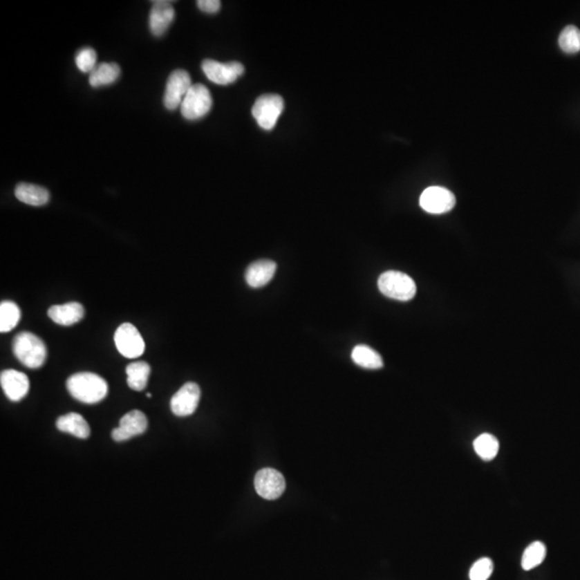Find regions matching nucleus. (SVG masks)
<instances>
[{
	"label": "nucleus",
	"mask_w": 580,
	"mask_h": 580,
	"mask_svg": "<svg viewBox=\"0 0 580 580\" xmlns=\"http://www.w3.org/2000/svg\"><path fill=\"white\" fill-rule=\"evenodd\" d=\"M48 317L54 323L61 326H73L82 321L84 317V308L79 302L53 306L48 308Z\"/></svg>",
	"instance_id": "nucleus-16"
},
{
	"label": "nucleus",
	"mask_w": 580,
	"mask_h": 580,
	"mask_svg": "<svg viewBox=\"0 0 580 580\" xmlns=\"http://www.w3.org/2000/svg\"><path fill=\"white\" fill-rule=\"evenodd\" d=\"M546 546L542 542H534L527 547L523 554L521 566L525 571H530L542 564L546 558Z\"/></svg>",
	"instance_id": "nucleus-24"
},
{
	"label": "nucleus",
	"mask_w": 580,
	"mask_h": 580,
	"mask_svg": "<svg viewBox=\"0 0 580 580\" xmlns=\"http://www.w3.org/2000/svg\"><path fill=\"white\" fill-rule=\"evenodd\" d=\"M0 384L8 399L13 402L21 401L29 391V380L26 374L17 370H5L0 375Z\"/></svg>",
	"instance_id": "nucleus-14"
},
{
	"label": "nucleus",
	"mask_w": 580,
	"mask_h": 580,
	"mask_svg": "<svg viewBox=\"0 0 580 580\" xmlns=\"http://www.w3.org/2000/svg\"><path fill=\"white\" fill-rule=\"evenodd\" d=\"M97 54L92 48H84L77 52L75 64L79 71L91 73L97 66Z\"/></svg>",
	"instance_id": "nucleus-26"
},
{
	"label": "nucleus",
	"mask_w": 580,
	"mask_h": 580,
	"mask_svg": "<svg viewBox=\"0 0 580 580\" xmlns=\"http://www.w3.org/2000/svg\"><path fill=\"white\" fill-rule=\"evenodd\" d=\"M474 449L483 460L492 461L498 455L500 444L492 434H480L474 441Z\"/></svg>",
	"instance_id": "nucleus-23"
},
{
	"label": "nucleus",
	"mask_w": 580,
	"mask_h": 580,
	"mask_svg": "<svg viewBox=\"0 0 580 580\" xmlns=\"http://www.w3.org/2000/svg\"><path fill=\"white\" fill-rule=\"evenodd\" d=\"M114 342L120 354L125 358H138L145 350L144 339L133 324H122L115 331Z\"/></svg>",
	"instance_id": "nucleus-6"
},
{
	"label": "nucleus",
	"mask_w": 580,
	"mask_h": 580,
	"mask_svg": "<svg viewBox=\"0 0 580 580\" xmlns=\"http://www.w3.org/2000/svg\"><path fill=\"white\" fill-rule=\"evenodd\" d=\"M15 194L21 203L32 207H41L46 205L50 200L48 189L34 184L19 183L15 187Z\"/></svg>",
	"instance_id": "nucleus-17"
},
{
	"label": "nucleus",
	"mask_w": 580,
	"mask_h": 580,
	"mask_svg": "<svg viewBox=\"0 0 580 580\" xmlns=\"http://www.w3.org/2000/svg\"><path fill=\"white\" fill-rule=\"evenodd\" d=\"M147 428V418L144 413L138 409L130 411L120 420V426L112 431L114 441L124 442L133 436L144 433Z\"/></svg>",
	"instance_id": "nucleus-12"
},
{
	"label": "nucleus",
	"mask_w": 580,
	"mask_h": 580,
	"mask_svg": "<svg viewBox=\"0 0 580 580\" xmlns=\"http://www.w3.org/2000/svg\"><path fill=\"white\" fill-rule=\"evenodd\" d=\"M559 46L565 53H578L580 51L579 29L574 25L566 26L559 37Z\"/></svg>",
	"instance_id": "nucleus-25"
},
{
	"label": "nucleus",
	"mask_w": 580,
	"mask_h": 580,
	"mask_svg": "<svg viewBox=\"0 0 580 580\" xmlns=\"http://www.w3.org/2000/svg\"><path fill=\"white\" fill-rule=\"evenodd\" d=\"M494 572V562L492 559L482 558L473 564L469 570V579L488 580Z\"/></svg>",
	"instance_id": "nucleus-27"
},
{
	"label": "nucleus",
	"mask_w": 580,
	"mask_h": 580,
	"mask_svg": "<svg viewBox=\"0 0 580 580\" xmlns=\"http://www.w3.org/2000/svg\"><path fill=\"white\" fill-rule=\"evenodd\" d=\"M200 395H201V391L197 384L186 383L172 397L171 402H170L172 413L178 417L191 416L197 409Z\"/></svg>",
	"instance_id": "nucleus-11"
},
{
	"label": "nucleus",
	"mask_w": 580,
	"mask_h": 580,
	"mask_svg": "<svg viewBox=\"0 0 580 580\" xmlns=\"http://www.w3.org/2000/svg\"><path fill=\"white\" fill-rule=\"evenodd\" d=\"M67 389L75 399L86 404L100 402L108 395V383L102 376L89 372H81L70 376Z\"/></svg>",
	"instance_id": "nucleus-1"
},
{
	"label": "nucleus",
	"mask_w": 580,
	"mask_h": 580,
	"mask_svg": "<svg viewBox=\"0 0 580 580\" xmlns=\"http://www.w3.org/2000/svg\"><path fill=\"white\" fill-rule=\"evenodd\" d=\"M147 397H152V395H151V393H147Z\"/></svg>",
	"instance_id": "nucleus-29"
},
{
	"label": "nucleus",
	"mask_w": 580,
	"mask_h": 580,
	"mask_svg": "<svg viewBox=\"0 0 580 580\" xmlns=\"http://www.w3.org/2000/svg\"><path fill=\"white\" fill-rule=\"evenodd\" d=\"M121 75V68L118 64L102 63L89 73V84L93 87H102L115 82Z\"/></svg>",
	"instance_id": "nucleus-19"
},
{
	"label": "nucleus",
	"mask_w": 580,
	"mask_h": 580,
	"mask_svg": "<svg viewBox=\"0 0 580 580\" xmlns=\"http://www.w3.org/2000/svg\"><path fill=\"white\" fill-rule=\"evenodd\" d=\"M13 354L19 362L30 368H41L48 356V349L40 337L24 331L15 335L12 342Z\"/></svg>",
	"instance_id": "nucleus-2"
},
{
	"label": "nucleus",
	"mask_w": 580,
	"mask_h": 580,
	"mask_svg": "<svg viewBox=\"0 0 580 580\" xmlns=\"http://www.w3.org/2000/svg\"><path fill=\"white\" fill-rule=\"evenodd\" d=\"M126 373L128 386L135 391H142L147 387L151 374V366L144 362H133L128 364Z\"/></svg>",
	"instance_id": "nucleus-21"
},
{
	"label": "nucleus",
	"mask_w": 580,
	"mask_h": 580,
	"mask_svg": "<svg viewBox=\"0 0 580 580\" xmlns=\"http://www.w3.org/2000/svg\"><path fill=\"white\" fill-rule=\"evenodd\" d=\"M419 205L430 214H444L455 207L456 197L447 188L431 186L420 196Z\"/></svg>",
	"instance_id": "nucleus-8"
},
{
	"label": "nucleus",
	"mask_w": 580,
	"mask_h": 580,
	"mask_svg": "<svg viewBox=\"0 0 580 580\" xmlns=\"http://www.w3.org/2000/svg\"><path fill=\"white\" fill-rule=\"evenodd\" d=\"M193 86L191 77L185 70H174L167 81L164 95V104L168 110H176L181 106L188 91Z\"/></svg>",
	"instance_id": "nucleus-7"
},
{
	"label": "nucleus",
	"mask_w": 580,
	"mask_h": 580,
	"mask_svg": "<svg viewBox=\"0 0 580 580\" xmlns=\"http://www.w3.org/2000/svg\"><path fill=\"white\" fill-rule=\"evenodd\" d=\"M21 319V310L13 301H3L0 304V333H9L15 329Z\"/></svg>",
	"instance_id": "nucleus-22"
},
{
	"label": "nucleus",
	"mask_w": 580,
	"mask_h": 580,
	"mask_svg": "<svg viewBox=\"0 0 580 580\" xmlns=\"http://www.w3.org/2000/svg\"><path fill=\"white\" fill-rule=\"evenodd\" d=\"M149 12V29L155 37H162L174 22L176 11L170 0H153Z\"/></svg>",
	"instance_id": "nucleus-13"
},
{
	"label": "nucleus",
	"mask_w": 580,
	"mask_h": 580,
	"mask_svg": "<svg viewBox=\"0 0 580 580\" xmlns=\"http://www.w3.org/2000/svg\"><path fill=\"white\" fill-rule=\"evenodd\" d=\"M277 263L272 260H257L248 265L245 281L252 288H260L267 285L274 277Z\"/></svg>",
	"instance_id": "nucleus-15"
},
{
	"label": "nucleus",
	"mask_w": 580,
	"mask_h": 580,
	"mask_svg": "<svg viewBox=\"0 0 580 580\" xmlns=\"http://www.w3.org/2000/svg\"><path fill=\"white\" fill-rule=\"evenodd\" d=\"M211 93L203 84H193L182 102L181 113L188 121H197L205 118L212 109Z\"/></svg>",
	"instance_id": "nucleus-4"
},
{
	"label": "nucleus",
	"mask_w": 580,
	"mask_h": 580,
	"mask_svg": "<svg viewBox=\"0 0 580 580\" xmlns=\"http://www.w3.org/2000/svg\"><path fill=\"white\" fill-rule=\"evenodd\" d=\"M352 359L357 366L370 370H377L384 366L381 355L368 345H357L353 349Z\"/></svg>",
	"instance_id": "nucleus-20"
},
{
	"label": "nucleus",
	"mask_w": 580,
	"mask_h": 580,
	"mask_svg": "<svg viewBox=\"0 0 580 580\" xmlns=\"http://www.w3.org/2000/svg\"><path fill=\"white\" fill-rule=\"evenodd\" d=\"M197 6L203 12L214 15L221 10L222 3L218 0H199L197 1Z\"/></svg>",
	"instance_id": "nucleus-28"
},
{
	"label": "nucleus",
	"mask_w": 580,
	"mask_h": 580,
	"mask_svg": "<svg viewBox=\"0 0 580 580\" xmlns=\"http://www.w3.org/2000/svg\"><path fill=\"white\" fill-rule=\"evenodd\" d=\"M254 484L257 494L265 500H277L284 494L286 488L283 474L270 467L258 471Z\"/></svg>",
	"instance_id": "nucleus-10"
},
{
	"label": "nucleus",
	"mask_w": 580,
	"mask_h": 580,
	"mask_svg": "<svg viewBox=\"0 0 580 580\" xmlns=\"http://www.w3.org/2000/svg\"><path fill=\"white\" fill-rule=\"evenodd\" d=\"M58 430L71 434L77 438H87L91 436V428L82 415L69 413L59 417L56 422Z\"/></svg>",
	"instance_id": "nucleus-18"
},
{
	"label": "nucleus",
	"mask_w": 580,
	"mask_h": 580,
	"mask_svg": "<svg viewBox=\"0 0 580 580\" xmlns=\"http://www.w3.org/2000/svg\"><path fill=\"white\" fill-rule=\"evenodd\" d=\"M284 110V100L275 94L260 96L252 109L254 118L258 125L265 130H272Z\"/></svg>",
	"instance_id": "nucleus-5"
},
{
	"label": "nucleus",
	"mask_w": 580,
	"mask_h": 580,
	"mask_svg": "<svg viewBox=\"0 0 580 580\" xmlns=\"http://www.w3.org/2000/svg\"><path fill=\"white\" fill-rule=\"evenodd\" d=\"M203 73L205 77L218 85H228L236 82L238 77L244 73V66L241 63L232 62V63H219L213 59L203 61Z\"/></svg>",
	"instance_id": "nucleus-9"
},
{
	"label": "nucleus",
	"mask_w": 580,
	"mask_h": 580,
	"mask_svg": "<svg viewBox=\"0 0 580 580\" xmlns=\"http://www.w3.org/2000/svg\"><path fill=\"white\" fill-rule=\"evenodd\" d=\"M378 288L384 296L399 301H409L416 294L414 279L399 271H387L378 279Z\"/></svg>",
	"instance_id": "nucleus-3"
}]
</instances>
